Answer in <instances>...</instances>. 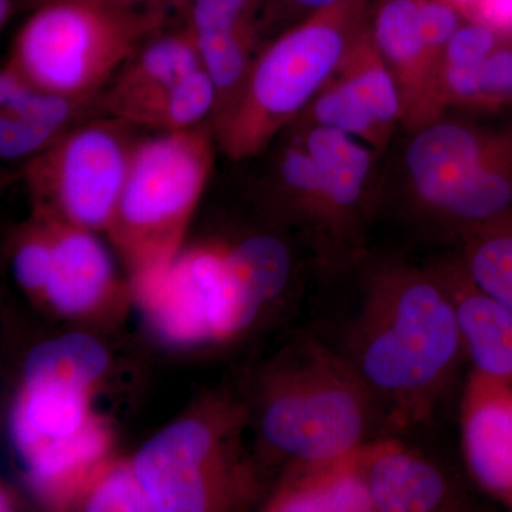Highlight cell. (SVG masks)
<instances>
[{
    "label": "cell",
    "mask_w": 512,
    "mask_h": 512,
    "mask_svg": "<svg viewBox=\"0 0 512 512\" xmlns=\"http://www.w3.org/2000/svg\"><path fill=\"white\" fill-rule=\"evenodd\" d=\"M74 498L83 511H156V505L134 470L133 461L103 464Z\"/></svg>",
    "instance_id": "obj_24"
},
{
    "label": "cell",
    "mask_w": 512,
    "mask_h": 512,
    "mask_svg": "<svg viewBox=\"0 0 512 512\" xmlns=\"http://www.w3.org/2000/svg\"><path fill=\"white\" fill-rule=\"evenodd\" d=\"M508 35H510V37L512 39V26H511L510 32H508Z\"/></svg>",
    "instance_id": "obj_33"
},
{
    "label": "cell",
    "mask_w": 512,
    "mask_h": 512,
    "mask_svg": "<svg viewBox=\"0 0 512 512\" xmlns=\"http://www.w3.org/2000/svg\"><path fill=\"white\" fill-rule=\"evenodd\" d=\"M195 0H150L151 6L165 9V6H175V8H190Z\"/></svg>",
    "instance_id": "obj_29"
},
{
    "label": "cell",
    "mask_w": 512,
    "mask_h": 512,
    "mask_svg": "<svg viewBox=\"0 0 512 512\" xmlns=\"http://www.w3.org/2000/svg\"><path fill=\"white\" fill-rule=\"evenodd\" d=\"M457 254L468 281L512 312V214L468 235Z\"/></svg>",
    "instance_id": "obj_23"
},
{
    "label": "cell",
    "mask_w": 512,
    "mask_h": 512,
    "mask_svg": "<svg viewBox=\"0 0 512 512\" xmlns=\"http://www.w3.org/2000/svg\"><path fill=\"white\" fill-rule=\"evenodd\" d=\"M29 3H32L35 8H40L42 5H46V3L55 2V0H28Z\"/></svg>",
    "instance_id": "obj_32"
},
{
    "label": "cell",
    "mask_w": 512,
    "mask_h": 512,
    "mask_svg": "<svg viewBox=\"0 0 512 512\" xmlns=\"http://www.w3.org/2000/svg\"><path fill=\"white\" fill-rule=\"evenodd\" d=\"M394 440L376 441L357 453V466L372 511L451 510L456 495L446 473L417 450L399 447Z\"/></svg>",
    "instance_id": "obj_14"
},
{
    "label": "cell",
    "mask_w": 512,
    "mask_h": 512,
    "mask_svg": "<svg viewBox=\"0 0 512 512\" xmlns=\"http://www.w3.org/2000/svg\"><path fill=\"white\" fill-rule=\"evenodd\" d=\"M217 103L215 84L201 67L174 86L107 101V109L126 123L178 131L197 127Z\"/></svg>",
    "instance_id": "obj_19"
},
{
    "label": "cell",
    "mask_w": 512,
    "mask_h": 512,
    "mask_svg": "<svg viewBox=\"0 0 512 512\" xmlns=\"http://www.w3.org/2000/svg\"><path fill=\"white\" fill-rule=\"evenodd\" d=\"M110 357L99 340L69 333L30 350L23 384L66 383L90 389L109 369Z\"/></svg>",
    "instance_id": "obj_22"
},
{
    "label": "cell",
    "mask_w": 512,
    "mask_h": 512,
    "mask_svg": "<svg viewBox=\"0 0 512 512\" xmlns=\"http://www.w3.org/2000/svg\"><path fill=\"white\" fill-rule=\"evenodd\" d=\"M133 150L110 123L89 124L60 138L28 170L39 217L107 231Z\"/></svg>",
    "instance_id": "obj_9"
},
{
    "label": "cell",
    "mask_w": 512,
    "mask_h": 512,
    "mask_svg": "<svg viewBox=\"0 0 512 512\" xmlns=\"http://www.w3.org/2000/svg\"><path fill=\"white\" fill-rule=\"evenodd\" d=\"M164 12L101 0L46 3L16 37L10 66L37 89L87 101L161 28Z\"/></svg>",
    "instance_id": "obj_6"
},
{
    "label": "cell",
    "mask_w": 512,
    "mask_h": 512,
    "mask_svg": "<svg viewBox=\"0 0 512 512\" xmlns=\"http://www.w3.org/2000/svg\"><path fill=\"white\" fill-rule=\"evenodd\" d=\"M245 409L266 463L285 471L333 463L396 439L369 387L313 332L256 369Z\"/></svg>",
    "instance_id": "obj_2"
},
{
    "label": "cell",
    "mask_w": 512,
    "mask_h": 512,
    "mask_svg": "<svg viewBox=\"0 0 512 512\" xmlns=\"http://www.w3.org/2000/svg\"><path fill=\"white\" fill-rule=\"evenodd\" d=\"M463 451L478 487L512 508V379L473 372L463 402Z\"/></svg>",
    "instance_id": "obj_13"
},
{
    "label": "cell",
    "mask_w": 512,
    "mask_h": 512,
    "mask_svg": "<svg viewBox=\"0 0 512 512\" xmlns=\"http://www.w3.org/2000/svg\"><path fill=\"white\" fill-rule=\"evenodd\" d=\"M448 111L512 113V39L505 36L493 52L478 62L443 67Z\"/></svg>",
    "instance_id": "obj_20"
},
{
    "label": "cell",
    "mask_w": 512,
    "mask_h": 512,
    "mask_svg": "<svg viewBox=\"0 0 512 512\" xmlns=\"http://www.w3.org/2000/svg\"><path fill=\"white\" fill-rule=\"evenodd\" d=\"M471 20L508 33L512 26V0H474L467 10Z\"/></svg>",
    "instance_id": "obj_28"
},
{
    "label": "cell",
    "mask_w": 512,
    "mask_h": 512,
    "mask_svg": "<svg viewBox=\"0 0 512 512\" xmlns=\"http://www.w3.org/2000/svg\"><path fill=\"white\" fill-rule=\"evenodd\" d=\"M269 190V225L296 228L319 281L339 274L372 248L382 210L384 175L377 153L332 128L293 123Z\"/></svg>",
    "instance_id": "obj_3"
},
{
    "label": "cell",
    "mask_w": 512,
    "mask_h": 512,
    "mask_svg": "<svg viewBox=\"0 0 512 512\" xmlns=\"http://www.w3.org/2000/svg\"><path fill=\"white\" fill-rule=\"evenodd\" d=\"M407 137L380 217L392 211L421 237L454 245L512 211V113L488 123L447 113Z\"/></svg>",
    "instance_id": "obj_4"
},
{
    "label": "cell",
    "mask_w": 512,
    "mask_h": 512,
    "mask_svg": "<svg viewBox=\"0 0 512 512\" xmlns=\"http://www.w3.org/2000/svg\"><path fill=\"white\" fill-rule=\"evenodd\" d=\"M400 114L396 83L377 49L369 22L296 121L338 130L383 154L400 128Z\"/></svg>",
    "instance_id": "obj_11"
},
{
    "label": "cell",
    "mask_w": 512,
    "mask_h": 512,
    "mask_svg": "<svg viewBox=\"0 0 512 512\" xmlns=\"http://www.w3.org/2000/svg\"><path fill=\"white\" fill-rule=\"evenodd\" d=\"M320 285L312 332L369 387L394 437L429 426L467 359L433 262L370 248Z\"/></svg>",
    "instance_id": "obj_1"
},
{
    "label": "cell",
    "mask_w": 512,
    "mask_h": 512,
    "mask_svg": "<svg viewBox=\"0 0 512 512\" xmlns=\"http://www.w3.org/2000/svg\"><path fill=\"white\" fill-rule=\"evenodd\" d=\"M86 103L37 89L9 64L0 76V156L20 160L49 148Z\"/></svg>",
    "instance_id": "obj_17"
},
{
    "label": "cell",
    "mask_w": 512,
    "mask_h": 512,
    "mask_svg": "<svg viewBox=\"0 0 512 512\" xmlns=\"http://www.w3.org/2000/svg\"><path fill=\"white\" fill-rule=\"evenodd\" d=\"M42 220L49 224L53 242L52 271L43 298L63 316L74 318L96 311L114 284L109 251L92 231L50 218Z\"/></svg>",
    "instance_id": "obj_15"
},
{
    "label": "cell",
    "mask_w": 512,
    "mask_h": 512,
    "mask_svg": "<svg viewBox=\"0 0 512 512\" xmlns=\"http://www.w3.org/2000/svg\"><path fill=\"white\" fill-rule=\"evenodd\" d=\"M212 157L210 131L198 126L134 146L107 232L136 281L161 271L180 254Z\"/></svg>",
    "instance_id": "obj_7"
},
{
    "label": "cell",
    "mask_w": 512,
    "mask_h": 512,
    "mask_svg": "<svg viewBox=\"0 0 512 512\" xmlns=\"http://www.w3.org/2000/svg\"><path fill=\"white\" fill-rule=\"evenodd\" d=\"M201 67L204 66L191 32L154 37L127 60L107 101L174 86Z\"/></svg>",
    "instance_id": "obj_21"
},
{
    "label": "cell",
    "mask_w": 512,
    "mask_h": 512,
    "mask_svg": "<svg viewBox=\"0 0 512 512\" xmlns=\"http://www.w3.org/2000/svg\"><path fill=\"white\" fill-rule=\"evenodd\" d=\"M370 30L400 97V128L414 133L446 116L443 64L447 46L420 28V0H376Z\"/></svg>",
    "instance_id": "obj_12"
},
{
    "label": "cell",
    "mask_w": 512,
    "mask_h": 512,
    "mask_svg": "<svg viewBox=\"0 0 512 512\" xmlns=\"http://www.w3.org/2000/svg\"><path fill=\"white\" fill-rule=\"evenodd\" d=\"M245 404L222 421L188 416L148 440L133 458L157 512L222 510L254 497L255 467L241 460L238 427L247 424Z\"/></svg>",
    "instance_id": "obj_8"
},
{
    "label": "cell",
    "mask_w": 512,
    "mask_h": 512,
    "mask_svg": "<svg viewBox=\"0 0 512 512\" xmlns=\"http://www.w3.org/2000/svg\"><path fill=\"white\" fill-rule=\"evenodd\" d=\"M357 453L322 466L285 471L266 510L372 511L357 466Z\"/></svg>",
    "instance_id": "obj_18"
},
{
    "label": "cell",
    "mask_w": 512,
    "mask_h": 512,
    "mask_svg": "<svg viewBox=\"0 0 512 512\" xmlns=\"http://www.w3.org/2000/svg\"><path fill=\"white\" fill-rule=\"evenodd\" d=\"M375 2L343 0L320 10L279 33L255 57L237 99L215 124L229 158L258 156L302 116L369 25Z\"/></svg>",
    "instance_id": "obj_5"
},
{
    "label": "cell",
    "mask_w": 512,
    "mask_h": 512,
    "mask_svg": "<svg viewBox=\"0 0 512 512\" xmlns=\"http://www.w3.org/2000/svg\"><path fill=\"white\" fill-rule=\"evenodd\" d=\"M291 241L272 225L224 247L208 301L210 340H232L269 325L298 295Z\"/></svg>",
    "instance_id": "obj_10"
},
{
    "label": "cell",
    "mask_w": 512,
    "mask_h": 512,
    "mask_svg": "<svg viewBox=\"0 0 512 512\" xmlns=\"http://www.w3.org/2000/svg\"><path fill=\"white\" fill-rule=\"evenodd\" d=\"M440 2L448 3V5L454 6V8L461 10V12L467 13L474 0H440Z\"/></svg>",
    "instance_id": "obj_31"
},
{
    "label": "cell",
    "mask_w": 512,
    "mask_h": 512,
    "mask_svg": "<svg viewBox=\"0 0 512 512\" xmlns=\"http://www.w3.org/2000/svg\"><path fill=\"white\" fill-rule=\"evenodd\" d=\"M262 5L264 0H195L190 32L204 35L259 26L256 16Z\"/></svg>",
    "instance_id": "obj_26"
},
{
    "label": "cell",
    "mask_w": 512,
    "mask_h": 512,
    "mask_svg": "<svg viewBox=\"0 0 512 512\" xmlns=\"http://www.w3.org/2000/svg\"><path fill=\"white\" fill-rule=\"evenodd\" d=\"M101 2L113 3V5H121V6H148V5H150V0H101Z\"/></svg>",
    "instance_id": "obj_30"
},
{
    "label": "cell",
    "mask_w": 512,
    "mask_h": 512,
    "mask_svg": "<svg viewBox=\"0 0 512 512\" xmlns=\"http://www.w3.org/2000/svg\"><path fill=\"white\" fill-rule=\"evenodd\" d=\"M456 309L473 372L512 379V312L468 281L457 251L433 261Z\"/></svg>",
    "instance_id": "obj_16"
},
{
    "label": "cell",
    "mask_w": 512,
    "mask_h": 512,
    "mask_svg": "<svg viewBox=\"0 0 512 512\" xmlns=\"http://www.w3.org/2000/svg\"><path fill=\"white\" fill-rule=\"evenodd\" d=\"M343 0H264L261 9L259 29L268 32L269 29L279 30L291 28L302 20L311 18L320 10L338 5Z\"/></svg>",
    "instance_id": "obj_27"
},
{
    "label": "cell",
    "mask_w": 512,
    "mask_h": 512,
    "mask_svg": "<svg viewBox=\"0 0 512 512\" xmlns=\"http://www.w3.org/2000/svg\"><path fill=\"white\" fill-rule=\"evenodd\" d=\"M36 228H33L16 247L13 255V272L16 281L32 295H42L53 262V242L49 224L37 217Z\"/></svg>",
    "instance_id": "obj_25"
}]
</instances>
